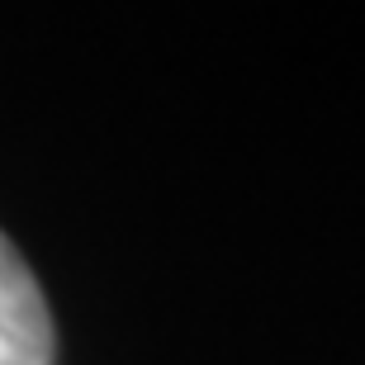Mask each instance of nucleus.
Masks as SVG:
<instances>
[{
    "instance_id": "obj_1",
    "label": "nucleus",
    "mask_w": 365,
    "mask_h": 365,
    "mask_svg": "<svg viewBox=\"0 0 365 365\" xmlns=\"http://www.w3.org/2000/svg\"><path fill=\"white\" fill-rule=\"evenodd\" d=\"M53 313L29 261L0 232V365H53Z\"/></svg>"
}]
</instances>
